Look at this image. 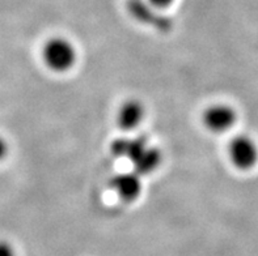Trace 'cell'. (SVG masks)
Segmentation results:
<instances>
[{"label": "cell", "mask_w": 258, "mask_h": 256, "mask_svg": "<svg viewBox=\"0 0 258 256\" xmlns=\"http://www.w3.org/2000/svg\"><path fill=\"white\" fill-rule=\"evenodd\" d=\"M41 58L47 69L55 73L71 71L78 60L75 45L66 37H51L43 43Z\"/></svg>", "instance_id": "cell-1"}, {"label": "cell", "mask_w": 258, "mask_h": 256, "mask_svg": "<svg viewBox=\"0 0 258 256\" xmlns=\"http://www.w3.org/2000/svg\"><path fill=\"white\" fill-rule=\"evenodd\" d=\"M229 161L240 172H250L258 163V145L248 135H237L228 144Z\"/></svg>", "instance_id": "cell-2"}, {"label": "cell", "mask_w": 258, "mask_h": 256, "mask_svg": "<svg viewBox=\"0 0 258 256\" xmlns=\"http://www.w3.org/2000/svg\"><path fill=\"white\" fill-rule=\"evenodd\" d=\"M237 122V113L231 105L214 104L205 109L202 123L206 130L213 133H226Z\"/></svg>", "instance_id": "cell-3"}, {"label": "cell", "mask_w": 258, "mask_h": 256, "mask_svg": "<svg viewBox=\"0 0 258 256\" xmlns=\"http://www.w3.org/2000/svg\"><path fill=\"white\" fill-rule=\"evenodd\" d=\"M111 188L118 198L124 203H134L143 191L141 175L137 172L121 173L111 179Z\"/></svg>", "instance_id": "cell-4"}, {"label": "cell", "mask_w": 258, "mask_h": 256, "mask_svg": "<svg viewBox=\"0 0 258 256\" xmlns=\"http://www.w3.org/2000/svg\"><path fill=\"white\" fill-rule=\"evenodd\" d=\"M146 118V109L138 100H127L117 111V124L122 131H135Z\"/></svg>", "instance_id": "cell-5"}, {"label": "cell", "mask_w": 258, "mask_h": 256, "mask_svg": "<svg viewBox=\"0 0 258 256\" xmlns=\"http://www.w3.org/2000/svg\"><path fill=\"white\" fill-rule=\"evenodd\" d=\"M0 256H16V251L7 240H0Z\"/></svg>", "instance_id": "cell-6"}, {"label": "cell", "mask_w": 258, "mask_h": 256, "mask_svg": "<svg viewBox=\"0 0 258 256\" xmlns=\"http://www.w3.org/2000/svg\"><path fill=\"white\" fill-rule=\"evenodd\" d=\"M150 2L154 4L155 7H157V8H168V7L172 6L176 0H150Z\"/></svg>", "instance_id": "cell-7"}, {"label": "cell", "mask_w": 258, "mask_h": 256, "mask_svg": "<svg viewBox=\"0 0 258 256\" xmlns=\"http://www.w3.org/2000/svg\"><path fill=\"white\" fill-rule=\"evenodd\" d=\"M7 154H8V145H7L6 140L0 136V161H3Z\"/></svg>", "instance_id": "cell-8"}]
</instances>
